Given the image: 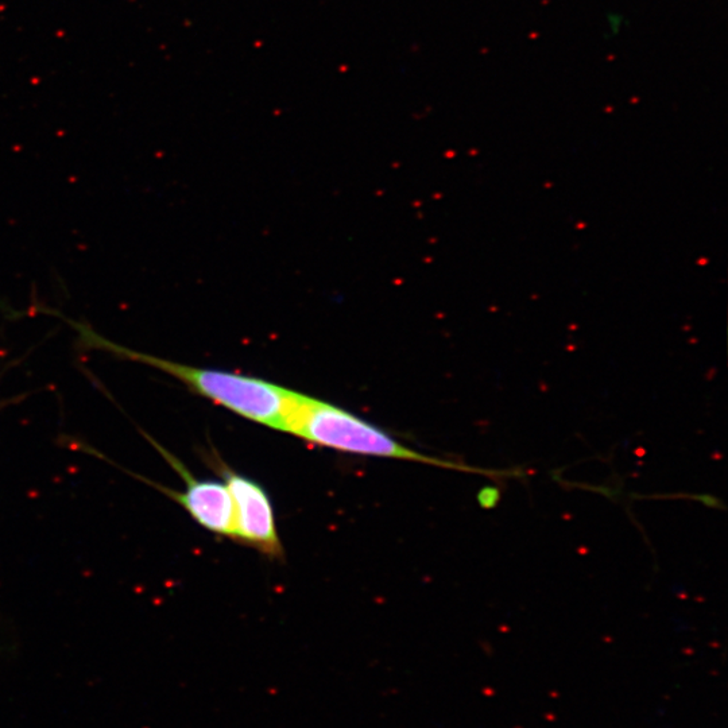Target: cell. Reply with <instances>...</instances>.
<instances>
[{"mask_svg": "<svg viewBox=\"0 0 728 728\" xmlns=\"http://www.w3.org/2000/svg\"><path fill=\"white\" fill-rule=\"evenodd\" d=\"M284 433L296 436L309 444L335 449L352 455L373 456V458L409 460L431 464V466L476 472L487 476H514L513 471H487L445 462L422 455L401 444L383 429L363 420L348 410L329 402L317 400L298 393L292 412L286 421Z\"/></svg>", "mask_w": 728, "mask_h": 728, "instance_id": "cell-2", "label": "cell"}, {"mask_svg": "<svg viewBox=\"0 0 728 728\" xmlns=\"http://www.w3.org/2000/svg\"><path fill=\"white\" fill-rule=\"evenodd\" d=\"M216 459L211 464L224 479L234 501L235 541L273 559L284 556L269 494L255 480L231 470L218 456Z\"/></svg>", "mask_w": 728, "mask_h": 728, "instance_id": "cell-3", "label": "cell"}, {"mask_svg": "<svg viewBox=\"0 0 728 728\" xmlns=\"http://www.w3.org/2000/svg\"><path fill=\"white\" fill-rule=\"evenodd\" d=\"M52 315L61 317L75 329L77 332L76 346L81 350L102 351L116 359L153 367L184 383L189 390L205 400L214 402L246 420L257 422L263 427L284 432L286 421L297 400L298 391L286 389L277 383L250 377V375L200 369V367L162 359L160 356L146 354V352L112 342L83 321L67 319L54 311H52Z\"/></svg>", "mask_w": 728, "mask_h": 728, "instance_id": "cell-1", "label": "cell"}, {"mask_svg": "<svg viewBox=\"0 0 728 728\" xmlns=\"http://www.w3.org/2000/svg\"><path fill=\"white\" fill-rule=\"evenodd\" d=\"M501 490L497 486H484L478 494V503L482 509L490 510L498 506L501 502Z\"/></svg>", "mask_w": 728, "mask_h": 728, "instance_id": "cell-5", "label": "cell"}, {"mask_svg": "<svg viewBox=\"0 0 728 728\" xmlns=\"http://www.w3.org/2000/svg\"><path fill=\"white\" fill-rule=\"evenodd\" d=\"M149 443L161 453L162 458L169 466L184 480L185 490L174 491L161 484L142 479L143 482L151 484L157 490L168 495L170 499L178 503L187 511L193 521H196L201 528L216 536L227 537L235 541V509L230 490L227 484L219 480H200L192 475V472L185 467V464L177 459L172 452L166 451L160 443L145 435Z\"/></svg>", "mask_w": 728, "mask_h": 728, "instance_id": "cell-4", "label": "cell"}]
</instances>
